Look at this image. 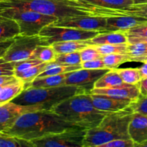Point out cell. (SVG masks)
<instances>
[{"label":"cell","instance_id":"cell-1","mask_svg":"<svg viewBox=\"0 0 147 147\" xmlns=\"http://www.w3.org/2000/svg\"><path fill=\"white\" fill-rule=\"evenodd\" d=\"M20 9L37 11L57 18L76 16H119L117 9L96 7L78 0H9L0 2V9Z\"/></svg>","mask_w":147,"mask_h":147},{"label":"cell","instance_id":"cell-2","mask_svg":"<svg viewBox=\"0 0 147 147\" xmlns=\"http://www.w3.org/2000/svg\"><path fill=\"white\" fill-rule=\"evenodd\" d=\"M72 128L78 126L51 110H41L22 114L12 127L3 133L32 141Z\"/></svg>","mask_w":147,"mask_h":147},{"label":"cell","instance_id":"cell-3","mask_svg":"<svg viewBox=\"0 0 147 147\" xmlns=\"http://www.w3.org/2000/svg\"><path fill=\"white\" fill-rule=\"evenodd\" d=\"M51 111L67 122L86 130L97 126L108 114L96 109L90 93L72 96L55 106Z\"/></svg>","mask_w":147,"mask_h":147},{"label":"cell","instance_id":"cell-4","mask_svg":"<svg viewBox=\"0 0 147 147\" xmlns=\"http://www.w3.org/2000/svg\"><path fill=\"white\" fill-rule=\"evenodd\" d=\"M134 112L130 107L116 113H108L97 126L88 129L84 147H93L117 139H129V125Z\"/></svg>","mask_w":147,"mask_h":147},{"label":"cell","instance_id":"cell-5","mask_svg":"<svg viewBox=\"0 0 147 147\" xmlns=\"http://www.w3.org/2000/svg\"><path fill=\"white\" fill-rule=\"evenodd\" d=\"M88 93L80 87L75 86H60L45 88L24 89L11 101L21 106H40L42 110H51L66 99L78 94Z\"/></svg>","mask_w":147,"mask_h":147},{"label":"cell","instance_id":"cell-6","mask_svg":"<svg viewBox=\"0 0 147 147\" xmlns=\"http://www.w3.org/2000/svg\"><path fill=\"white\" fill-rule=\"evenodd\" d=\"M0 14L15 20L20 27V34L24 36L37 35L45 27L58 20L53 16L20 9H0Z\"/></svg>","mask_w":147,"mask_h":147},{"label":"cell","instance_id":"cell-7","mask_svg":"<svg viewBox=\"0 0 147 147\" xmlns=\"http://www.w3.org/2000/svg\"><path fill=\"white\" fill-rule=\"evenodd\" d=\"M40 45H50L40 34L24 36L19 34L14 38L12 44L2 57L5 61L16 62L29 60L36 47Z\"/></svg>","mask_w":147,"mask_h":147},{"label":"cell","instance_id":"cell-8","mask_svg":"<svg viewBox=\"0 0 147 147\" xmlns=\"http://www.w3.org/2000/svg\"><path fill=\"white\" fill-rule=\"evenodd\" d=\"M87 130L72 128L32 140L37 147H84L83 142Z\"/></svg>","mask_w":147,"mask_h":147},{"label":"cell","instance_id":"cell-9","mask_svg":"<svg viewBox=\"0 0 147 147\" xmlns=\"http://www.w3.org/2000/svg\"><path fill=\"white\" fill-rule=\"evenodd\" d=\"M99 32H100L86 31L71 27H58L53 25L52 23L45 27L39 34L51 45L53 43L60 42L88 40L96 37Z\"/></svg>","mask_w":147,"mask_h":147},{"label":"cell","instance_id":"cell-10","mask_svg":"<svg viewBox=\"0 0 147 147\" xmlns=\"http://www.w3.org/2000/svg\"><path fill=\"white\" fill-rule=\"evenodd\" d=\"M53 24L86 31L104 32L106 26V17L89 15L65 17L58 19Z\"/></svg>","mask_w":147,"mask_h":147},{"label":"cell","instance_id":"cell-11","mask_svg":"<svg viewBox=\"0 0 147 147\" xmlns=\"http://www.w3.org/2000/svg\"><path fill=\"white\" fill-rule=\"evenodd\" d=\"M109 70L110 69H79L68 73L65 85L80 87L84 89L86 93H90L97 80Z\"/></svg>","mask_w":147,"mask_h":147},{"label":"cell","instance_id":"cell-12","mask_svg":"<svg viewBox=\"0 0 147 147\" xmlns=\"http://www.w3.org/2000/svg\"><path fill=\"white\" fill-rule=\"evenodd\" d=\"M40 106H21L12 101L0 106V133L6 131L14 126L22 114L41 111Z\"/></svg>","mask_w":147,"mask_h":147},{"label":"cell","instance_id":"cell-13","mask_svg":"<svg viewBox=\"0 0 147 147\" xmlns=\"http://www.w3.org/2000/svg\"><path fill=\"white\" fill-rule=\"evenodd\" d=\"M91 94L106 95L115 98L129 100L131 102L136 101L141 96L138 85L125 84L123 86L108 88H93L90 91Z\"/></svg>","mask_w":147,"mask_h":147},{"label":"cell","instance_id":"cell-14","mask_svg":"<svg viewBox=\"0 0 147 147\" xmlns=\"http://www.w3.org/2000/svg\"><path fill=\"white\" fill-rule=\"evenodd\" d=\"M92 101L96 109L105 113H116L124 111L130 106L132 102L115 98L106 95L91 94Z\"/></svg>","mask_w":147,"mask_h":147},{"label":"cell","instance_id":"cell-15","mask_svg":"<svg viewBox=\"0 0 147 147\" xmlns=\"http://www.w3.org/2000/svg\"><path fill=\"white\" fill-rule=\"evenodd\" d=\"M147 22V19L134 15L123 14L106 17V26L104 32L127 31L136 26Z\"/></svg>","mask_w":147,"mask_h":147},{"label":"cell","instance_id":"cell-16","mask_svg":"<svg viewBox=\"0 0 147 147\" xmlns=\"http://www.w3.org/2000/svg\"><path fill=\"white\" fill-rule=\"evenodd\" d=\"M129 134L134 143L140 144L147 140V116L134 113L129 125Z\"/></svg>","mask_w":147,"mask_h":147},{"label":"cell","instance_id":"cell-17","mask_svg":"<svg viewBox=\"0 0 147 147\" xmlns=\"http://www.w3.org/2000/svg\"><path fill=\"white\" fill-rule=\"evenodd\" d=\"M91 45H119L128 43V37L123 31L100 32L98 34L90 39Z\"/></svg>","mask_w":147,"mask_h":147},{"label":"cell","instance_id":"cell-18","mask_svg":"<svg viewBox=\"0 0 147 147\" xmlns=\"http://www.w3.org/2000/svg\"><path fill=\"white\" fill-rule=\"evenodd\" d=\"M69 73L57 76H47L40 78H35L27 85H24V89L34 88H45L57 87L65 86V81Z\"/></svg>","mask_w":147,"mask_h":147},{"label":"cell","instance_id":"cell-19","mask_svg":"<svg viewBox=\"0 0 147 147\" xmlns=\"http://www.w3.org/2000/svg\"><path fill=\"white\" fill-rule=\"evenodd\" d=\"M20 34V29L17 22L0 14V42L11 40Z\"/></svg>","mask_w":147,"mask_h":147},{"label":"cell","instance_id":"cell-20","mask_svg":"<svg viewBox=\"0 0 147 147\" xmlns=\"http://www.w3.org/2000/svg\"><path fill=\"white\" fill-rule=\"evenodd\" d=\"M56 53L66 54V53L80 52L89 45H91L90 40H77V41H67L55 42L51 45Z\"/></svg>","mask_w":147,"mask_h":147},{"label":"cell","instance_id":"cell-21","mask_svg":"<svg viewBox=\"0 0 147 147\" xmlns=\"http://www.w3.org/2000/svg\"><path fill=\"white\" fill-rule=\"evenodd\" d=\"M24 89V83L20 80L16 83L6 86L0 90V106L11 101Z\"/></svg>","mask_w":147,"mask_h":147},{"label":"cell","instance_id":"cell-22","mask_svg":"<svg viewBox=\"0 0 147 147\" xmlns=\"http://www.w3.org/2000/svg\"><path fill=\"white\" fill-rule=\"evenodd\" d=\"M126 83H123V80L120 77L117 72L112 69L105 73L100 78L95 84L94 88H108L123 86Z\"/></svg>","mask_w":147,"mask_h":147},{"label":"cell","instance_id":"cell-23","mask_svg":"<svg viewBox=\"0 0 147 147\" xmlns=\"http://www.w3.org/2000/svg\"><path fill=\"white\" fill-rule=\"evenodd\" d=\"M78 1L88 3L96 7L113 9H122L134 4V2L131 0H78Z\"/></svg>","mask_w":147,"mask_h":147},{"label":"cell","instance_id":"cell-24","mask_svg":"<svg viewBox=\"0 0 147 147\" xmlns=\"http://www.w3.org/2000/svg\"><path fill=\"white\" fill-rule=\"evenodd\" d=\"M57 54L52 45H40L36 47L30 59H37L42 63L55 61Z\"/></svg>","mask_w":147,"mask_h":147},{"label":"cell","instance_id":"cell-25","mask_svg":"<svg viewBox=\"0 0 147 147\" xmlns=\"http://www.w3.org/2000/svg\"><path fill=\"white\" fill-rule=\"evenodd\" d=\"M0 147H37L32 141L0 133Z\"/></svg>","mask_w":147,"mask_h":147},{"label":"cell","instance_id":"cell-26","mask_svg":"<svg viewBox=\"0 0 147 147\" xmlns=\"http://www.w3.org/2000/svg\"><path fill=\"white\" fill-rule=\"evenodd\" d=\"M120 76L123 83L129 85H136L142 80L139 68H114Z\"/></svg>","mask_w":147,"mask_h":147},{"label":"cell","instance_id":"cell-27","mask_svg":"<svg viewBox=\"0 0 147 147\" xmlns=\"http://www.w3.org/2000/svg\"><path fill=\"white\" fill-rule=\"evenodd\" d=\"M102 60L108 69L117 68L119 65L127 62H131V59L126 54L114 53L102 56Z\"/></svg>","mask_w":147,"mask_h":147},{"label":"cell","instance_id":"cell-28","mask_svg":"<svg viewBox=\"0 0 147 147\" xmlns=\"http://www.w3.org/2000/svg\"><path fill=\"white\" fill-rule=\"evenodd\" d=\"M81 68V65H69L57 63L55 66H54L52 68L45 70L42 73H40V75L37 76V77L36 78L47 77V76H57V75L64 74V73H71V72H73L75 70H79V69Z\"/></svg>","mask_w":147,"mask_h":147},{"label":"cell","instance_id":"cell-29","mask_svg":"<svg viewBox=\"0 0 147 147\" xmlns=\"http://www.w3.org/2000/svg\"><path fill=\"white\" fill-rule=\"evenodd\" d=\"M48 63H42L41 64L38 65L34 66V67H31L29 70H26V71L21 73V74L16 76V78L22 80L24 83V85L28 84L30 82L34 80L37 77L38 75H40V73H42L43 71L46 70V67H47Z\"/></svg>","mask_w":147,"mask_h":147},{"label":"cell","instance_id":"cell-30","mask_svg":"<svg viewBox=\"0 0 147 147\" xmlns=\"http://www.w3.org/2000/svg\"><path fill=\"white\" fill-rule=\"evenodd\" d=\"M129 56L131 62L136 57H144L147 55V43L143 42H138L134 43H127L126 53Z\"/></svg>","mask_w":147,"mask_h":147},{"label":"cell","instance_id":"cell-31","mask_svg":"<svg viewBox=\"0 0 147 147\" xmlns=\"http://www.w3.org/2000/svg\"><path fill=\"white\" fill-rule=\"evenodd\" d=\"M117 11L120 15L127 14V15L137 16V17L147 19V3L133 4L127 8L117 9Z\"/></svg>","mask_w":147,"mask_h":147},{"label":"cell","instance_id":"cell-32","mask_svg":"<svg viewBox=\"0 0 147 147\" xmlns=\"http://www.w3.org/2000/svg\"><path fill=\"white\" fill-rule=\"evenodd\" d=\"M102 56L114 53L125 54L126 51L127 43L119 45H93Z\"/></svg>","mask_w":147,"mask_h":147},{"label":"cell","instance_id":"cell-33","mask_svg":"<svg viewBox=\"0 0 147 147\" xmlns=\"http://www.w3.org/2000/svg\"><path fill=\"white\" fill-rule=\"evenodd\" d=\"M56 63L69 65H81V57L80 52H75L66 54H59L55 59Z\"/></svg>","mask_w":147,"mask_h":147},{"label":"cell","instance_id":"cell-34","mask_svg":"<svg viewBox=\"0 0 147 147\" xmlns=\"http://www.w3.org/2000/svg\"><path fill=\"white\" fill-rule=\"evenodd\" d=\"M41 63H42V62L37 59H29L22 61L16 62L14 63V76L16 77L23 72Z\"/></svg>","mask_w":147,"mask_h":147},{"label":"cell","instance_id":"cell-35","mask_svg":"<svg viewBox=\"0 0 147 147\" xmlns=\"http://www.w3.org/2000/svg\"><path fill=\"white\" fill-rule=\"evenodd\" d=\"M82 63L101 58L102 55L93 45H89L80 52Z\"/></svg>","mask_w":147,"mask_h":147},{"label":"cell","instance_id":"cell-36","mask_svg":"<svg viewBox=\"0 0 147 147\" xmlns=\"http://www.w3.org/2000/svg\"><path fill=\"white\" fill-rule=\"evenodd\" d=\"M129 107L134 113H139L147 116V97L141 95L139 98L136 101L132 102Z\"/></svg>","mask_w":147,"mask_h":147},{"label":"cell","instance_id":"cell-37","mask_svg":"<svg viewBox=\"0 0 147 147\" xmlns=\"http://www.w3.org/2000/svg\"><path fill=\"white\" fill-rule=\"evenodd\" d=\"M134 142L131 139H117L93 147H134Z\"/></svg>","mask_w":147,"mask_h":147},{"label":"cell","instance_id":"cell-38","mask_svg":"<svg viewBox=\"0 0 147 147\" xmlns=\"http://www.w3.org/2000/svg\"><path fill=\"white\" fill-rule=\"evenodd\" d=\"M14 76V63L0 58V76Z\"/></svg>","mask_w":147,"mask_h":147},{"label":"cell","instance_id":"cell-39","mask_svg":"<svg viewBox=\"0 0 147 147\" xmlns=\"http://www.w3.org/2000/svg\"><path fill=\"white\" fill-rule=\"evenodd\" d=\"M124 32L127 36L147 37V22L136 26L127 31H124Z\"/></svg>","mask_w":147,"mask_h":147},{"label":"cell","instance_id":"cell-40","mask_svg":"<svg viewBox=\"0 0 147 147\" xmlns=\"http://www.w3.org/2000/svg\"><path fill=\"white\" fill-rule=\"evenodd\" d=\"M82 68L90 69V70H97V69H108L105 65L102 58L96 59L91 61L83 62L81 63Z\"/></svg>","mask_w":147,"mask_h":147},{"label":"cell","instance_id":"cell-41","mask_svg":"<svg viewBox=\"0 0 147 147\" xmlns=\"http://www.w3.org/2000/svg\"><path fill=\"white\" fill-rule=\"evenodd\" d=\"M20 79L12 76H0V86H6L19 81Z\"/></svg>","mask_w":147,"mask_h":147},{"label":"cell","instance_id":"cell-42","mask_svg":"<svg viewBox=\"0 0 147 147\" xmlns=\"http://www.w3.org/2000/svg\"><path fill=\"white\" fill-rule=\"evenodd\" d=\"M13 41H14V38L4 42H0V58H1L4 56L9 47L12 44Z\"/></svg>","mask_w":147,"mask_h":147},{"label":"cell","instance_id":"cell-43","mask_svg":"<svg viewBox=\"0 0 147 147\" xmlns=\"http://www.w3.org/2000/svg\"><path fill=\"white\" fill-rule=\"evenodd\" d=\"M139 86V90H140L141 95L142 96L147 97V78L141 80L139 83H137Z\"/></svg>","mask_w":147,"mask_h":147},{"label":"cell","instance_id":"cell-44","mask_svg":"<svg viewBox=\"0 0 147 147\" xmlns=\"http://www.w3.org/2000/svg\"><path fill=\"white\" fill-rule=\"evenodd\" d=\"M128 42L134 43L138 42H143L147 43V37H131V36H127Z\"/></svg>","mask_w":147,"mask_h":147},{"label":"cell","instance_id":"cell-45","mask_svg":"<svg viewBox=\"0 0 147 147\" xmlns=\"http://www.w3.org/2000/svg\"><path fill=\"white\" fill-rule=\"evenodd\" d=\"M139 72H140L142 79L147 78V62L143 63V65L141 67H139Z\"/></svg>","mask_w":147,"mask_h":147},{"label":"cell","instance_id":"cell-46","mask_svg":"<svg viewBox=\"0 0 147 147\" xmlns=\"http://www.w3.org/2000/svg\"><path fill=\"white\" fill-rule=\"evenodd\" d=\"M132 62H139V63H144L147 62V56H144V57H136L132 60Z\"/></svg>","mask_w":147,"mask_h":147},{"label":"cell","instance_id":"cell-47","mask_svg":"<svg viewBox=\"0 0 147 147\" xmlns=\"http://www.w3.org/2000/svg\"><path fill=\"white\" fill-rule=\"evenodd\" d=\"M134 2V4H144L147 3V0H131Z\"/></svg>","mask_w":147,"mask_h":147},{"label":"cell","instance_id":"cell-48","mask_svg":"<svg viewBox=\"0 0 147 147\" xmlns=\"http://www.w3.org/2000/svg\"><path fill=\"white\" fill-rule=\"evenodd\" d=\"M9 1V0H0V2H1V1Z\"/></svg>","mask_w":147,"mask_h":147},{"label":"cell","instance_id":"cell-49","mask_svg":"<svg viewBox=\"0 0 147 147\" xmlns=\"http://www.w3.org/2000/svg\"><path fill=\"white\" fill-rule=\"evenodd\" d=\"M4 87V86H0V90H1V89H2Z\"/></svg>","mask_w":147,"mask_h":147},{"label":"cell","instance_id":"cell-50","mask_svg":"<svg viewBox=\"0 0 147 147\" xmlns=\"http://www.w3.org/2000/svg\"><path fill=\"white\" fill-rule=\"evenodd\" d=\"M146 56H147V55H146Z\"/></svg>","mask_w":147,"mask_h":147}]
</instances>
